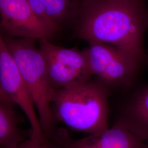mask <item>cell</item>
<instances>
[{"instance_id":"9","label":"cell","mask_w":148,"mask_h":148,"mask_svg":"<svg viewBox=\"0 0 148 148\" xmlns=\"http://www.w3.org/2000/svg\"><path fill=\"white\" fill-rule=\"evenodd\" d=\"M115 125L148 144V86L137 90L123 106Z\"/></svg>"},{"instance_id":"1","label":"cell","mask_w":148,"mask_h":148,"mask_svg":"<svg viewBox=\"0 0 148 148\" xmlns=\"http://www.w3.org/2000/svg\"><path fill=\"white\" fill-rule=\"evenodd\" d=\"M75 35L114 46L143 60L148 12L143 0H82L73 25Z\"/></svg>"},{"instance_id":"2","label":"cell","mask_w":148,"mask_h":148,"mask_svg":"<svg viewBox=\"0 0 148 148\" xmlns=\"http://www.w3.org/2000/svg\"><path fill=\"white\" fill-rule=\"evenodd\" d=\"M109 88L92 79L55 90L51 108L56 122L89 135L105 131L109 128Z\"/></svg>"},{"instance_id":"12","label":"cell","mask_w":148,"mask_h":148,"mask_svg":"<svg viewBox=\"0 0 148 148\" xmlns=\"http://www.w3.org/2000/svg\"><path fill=\"white\" fill-rule=\"evenodd\" d=\"M0 103H2L7 106H10L11 107H14L15 104L13 103V102L11 101V99L7 96V95L5 93V92L3 90L1 84H0Z\"/></svg>"},{"instance_id":"8","label":"cell","mask_w":148,"mask_h":148,"mask_svg":"<svg viewBox=\"0 0 148 148\" xmlns=\"http://www.w3.org/2000/svg\"><path fill=\"white\" fill-rule=\"evenodd\" d=\"M49 138L63 148H148V144L125 128L115 124L103 132L79 139H73L64 128H57Z\"/></svg>"},{"instance_id":"7","label":"cell","mask_w":148,"mask_h":148,"mask_svg":"<svg viewBox=\"0 0 148 148\" xmlns=\"http://www.w3.org/2000/svg\"><path fill=\"white\" fill-rule=\"evenodd\" d=\"M0 30L5 36L37 41H51L58 32L36 15L27 0H0Z\"/></svg>"},{"instance_id":"5","label":"cell","mask_w":148,"mask_h":148,"mask_svg":"<svg viewBox=\"0 0 148 148\" xmlns=\"http://www.w3.org/2000/svg\"><path fill=\"white\" fill-rule=\"evenodd\" d=\"M38 42L46 61L50 84L55 90L93 79L84 49L60 47L48 40Z\"/></svg>"},{"instance_id":"3","label":"cell","mask_w":148,"mask_h":148,"mask_svg":"<svg viewBox=\"0 0 148 148\" xmlns=\"http://www.w3.org/2000/svg\"><path fill=\"white\" fill-rule=\"evenodd\" d=\"M4 38L36 108L44 136L49 138L57 129L51 108L55 90L49 80L43 55L36 45L37 40L5 35Z\"/></svg>"},{"instance_id":"4","label":"cell","mask_w":148,"mask_h":148,"mask_svg":"<svg viewBox=\"0 0 148 148\" xmlns=\"http://www.w3.org/2000/svg\"><path fill=\"white\" fill-rule=\"evenodd\" d=\"M84 48L93 76L110 87H128L136 77L142 60L111 45L88 43Z\"/></svg>"},{"instance_id":"10","label":"cell","mask_w":148,"mask_h":148,"mask_svg":"<svg viewBox=\"0 0 148 148\" xmlns=\"http://www.w3.org/2000/svg\"><path fill=\"white\" fill-rule=\"evenodd\" d=\"M26 139L13 107L0 103V148H16Z\"/></svg>"},{"instance_id":"11","label":"cell","mask_w":148,"mask_h":148,"mask_svg":"<svg viewBox=\"0 0 148 148\" xmlns=\"http://www.w3.org/2000/svg\"><path fill=\"white\" fill-rule=\"evenodd\" d=\"M16 148H63L51 138H47L42 142H37L31 138H27Z\"/></svg>"},{"instance_id":"6","label":"cell","mask_w":148,"mask_h":148,"mask_svg":"<svg viewBox=\"0 0 148 148\" xmlns=\"http://www.w3.org/2000/svg\"><path fill=\"white\" fill-rule=\"evenodd\" d=\"M0 84L5 94L27 116L31 127L29 137L37 142L45 141L46 138L41 127L36 108L1 30Z\"/></svg>"},{"instance_id":"13","label":"cell","mask_w":148,"mask_h":148,"mask_svg":"<svg viewBox=\"0 0 148 148\" xmlns=\"http://www.w3.org/2000/svg\"><path fill=\"white\" fill-rule=\"evenodd\" d=\"M81 1H82V0H81Z\"/></svg>"}]
</instances>
